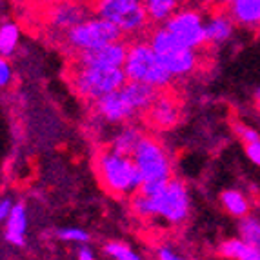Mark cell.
Returning a JSON list of instances; mask_svg holds the SVG:
<instances>
[{"label":"cell","mask_w":260,"mask_h":260,"mask_svg":"<svg viewBox=\"0 0 260 260\" xmlns=\"http://www.w3.org/2000/svg\"><path fill=\"white\" fill-rule=\"evenodd\" d=\"M149 44L173 78H186L200 68L199 49H193L175 39L164 26L149 35Z\"/></svg>","instance_id":"277c9868"},{"label":"cell","mask_w":260,"mask_h":260,"mask_svg":"<svg viewBox=\"0 0 260 260\" xmlns=\"http://www.w3.org/2000/svg\"><path fill=\"white\" fill-rule=\"evenodd\" d=\"M11 209H13V200L8 199V197H6V199H0V224L8 220Z\"/></svg>","instance_id":"4dcf8cb0"},{"label":"cell","mask_w":260,"mask_h":260,"mask_svg":"<svg viewBox=\"0 0 260 260\" xmlns=\"http://www.w3.org/2000/svg\"><path fill=\"white\" fill-rule=\"evenodd\" d=\"M213 2L218 6H228V8H230V4L233 2V0H213Z\"/></svg>","instance_id":"d6a6232c"},{"label":"cell","mask_w":260,"mask_h":260,"mask_svg":"<svg viewBox=\"0 0 260 260\" xmlns=\"http://www.w3.org/2000/svg\"><path fill=\"white\" fill-rule=\"evenodd\" d=\"M156 260H184V258L178 256L169 246H160L156 247Z\"/></svg>","instance_id":"f546056e"},{"label":"cell","mask_w":260,"mask_h":260,"mask_svg":"<svg viewBox=\"0 0 260 260\" xmlns=\"http://www.w3.org/2000/svg\"><path fill=\"white\" fill-rule=\"evenodd\" d=\"M168 182L169 180H144L139 193H142V195H146V197H155V195H158L160 191H164Z\"/></svg>","instance_id":"4316f807"},{"label":"cell","mask_w":260,"mask_h":260,"mask_svg":"<svg viewBox=\"0 0 260 260\" xmlns=\"http://www.w3.org/2000/svg\"><path fill=\"white\" fill-rule=\"evenodd\" d=\"M93 11L120 27L122 35H137L148 27V11L140 0H95Z\"/></svg>","instance_id":"52a82bcc"},{"label":"cell","mask_w":260,"mask_h":260,"mask_svg":"<svg viewBox=\"0 0 260 260\" xmlns=\"http://www.w3.org/2000/svg\"><path fill=\"white\" fill-rule=\"evenodd\" d=\"M26 231H27V208L24 202L13 204V209L6 220L4 239L11 246L24 247L26 246Z\"/></svg>","instance_id":"9a60e30c"},{"label":"cell","mask_w":260,"mask_h":260,"mask_svg":"<svg viewBox=\"0 0 260 260\" xmlns=\"http://www.w3.org/2000/svg\"><path fill=\"white\" fill-rule=\"evenodd\" d=\"M89 17V9L80 0H58L48 9V24L51 29L66 33Z\"/></svg>","instance_id":"8fae6325"},{"label":"cell","mask_w":260,"mask_h":260,"mask_svg":"<svg viewBox=\"0 0 260 260\" xmlns=\"http://www.w3.org/2000/svg\"><path fill=\"white\" fill-rule=\"evenodd\" d=\"M240 235H242L244 242L260 251V222L256 218L244 217L240 220Z\"/></svg>","instance_id":"cb8c5ba5"},{"label":"cell","mask_w":260,"mask_h":260,"mask_svg":"<svg viewBox=\"0 0 260 260\" xmlns=\"http://www.w3.org/2000/svg\"><path fill=\"white\" fill-rule=\"evenodd\" d=\"M191 260H195V258H191Z\"/></svg>","instance_id":"d590c367"},{"label":"cell","mask_w":260,"mask_h":260,"mask_svg":"<svg viewBox=\"0 0 260 260\" xmlns=\"http://www.w3.org/2000/svg\"><path fill=\"white\" fill-rule=\"evenodd\" d=\"M189 189L180 178L171 177L164 191L155 197L135 193L131 199V211L140 218H164L169 224H182L189 215Z\"/></svg>","instance_id":"6da1fadb"},{"label":"cell","mask_w":260,"mask_h":260,"mask_svg":"<svg viewBox=\"0 0 260 260\" xmlns=\"http://www.w3.org/2000/svg\"><path fill=\"white\" fill-rule=\"evenodd\" d=\"M127 48L129 44L124 40L106 44L102 48L91 49V51L77 53L75 64L89 66V68H102V70H115V68H124L127 56Z\"/></svg>","instance_id":"30bf717a"},{"label":"cell","mask_w":260,"mask_h":260,"mask_svg":"<svg viewBox=\"0 0 260 260\" xmlns=\"http://www.w3.org/2000/svg\"><path fill=\"white\" fill-rule=\"evenodd\" d=\"M124 73L127 80L148 84L156 87L158 91L168 89L175 80L173 75L166 70V66L155 53L149 40H137L129 44L124 62Z\"/></svg>","instance_id":"3957f363"},{"label":"cell","mask_w":260,"mask_h":260,"mask_svg":"<svg viewBox=\"0 0 260 260\" xmlns=\"http://www.w3.org/2000/svg\"><path fill=\"white\" fill-rule=\"evenodd\" d=\"M233 24L230 15L215 13L208 22H206V42L211 46H217L230 39L233 33Z\"/></svg>","instance_id":"ac0fdd59"},{"label":"cell","mask_w":260,"mask_h":260,"mask_svg":"<svg viewBox=\"0 0 260 260\" xmlns=\"http://www.w3.org/2000/svg\"><path fill=\"white\" fill-rule=\"evenodd\" d=\"M233 131H235V135H237V137H239V139L244 142V146H246V144H251V142L260 140L258 133H256L253 127L246 126V124H233Z\"/></svg>","instance_id":"484cf974"},{"label":"cell","mask_w":260,"mask_h":260,"mask_svg":"<svg viewBox=\"0 0 260 260\" xmlns=\"http://www.w3.org/2000/svg\"><path fill=\"white\" fill-rule=\"evenodd\" d=\"M20 26L17 22H4L0 26V56L9 58L17 51L18 44H20Z\"/></svg>","instance_id":"d6986e66"},{"label":"cell","mask_w":260,"mask_h":260,"mask_svg":"<svg viewBox=\"0 0 260 260\" xmlns=\"http://www.w3.org/2000/svg\"><path fill=\"white\" fill-rule=\"evenodd\" d=\"M246 155L253 164L260 166V140L251 144H246Z\"/></svg>","instance_id":"f1b7e54d"},{"label":"cell","mask_w":260,"mask_h":260,"mask_svg":"<svg viewBox=\"0 0 260 260\" xmlns=\"http://www.w3.org/2000/svg\"><path fill=\"white\" fill-rule=\"evenodd\" d=\"M148 11V17L151 22H166L171 15L178 9V2L180 0H140Z\"/></svg>","instance_id":"44dd1931"},{"label":"cell","mask_w":260,"mask_h":260,"mask_svg":"<svg viewBox=\"0 0 260 260\" xmlns=\"http://www.w3.org/2000/svg\"><path fill=\"white\" fill-rule=\"evenodd\" d=\"M13 82V68L8 58L0 56V87H8Z\"/></svg>","instance_id":"83f0119b"},{"label":"cell","mask_w":260,"mask_h":260,"mask_svg":"<svg viewBox=\"0 0 260 260\" xmlns=\"http://www.w3.org/2000/svg\"><path fill=\"white\" fill-rule=\"evenodd\" d=\"M56 239H60L62 242H70V244H87L89 242V233L82 228H75V225H70V228H60L56 231Z\"/></svg>","instance_id":"d4e9b609"},{"label":"cell","mask_w":260,"mask_h":260,"mask_svg":"<svg viewBox=\"0 0 260 260\" xmlns=\"http://www.w3.org/2000/svg\"><path fill=\"white\" fill-rule=\"evenodd\" d=\"M102 251L113 260H142V256L135 251L133 247L124 242H118V240L106 242L104 247H102Z\"/></svg>","instance_id":"603a6c76"},{"label":"cell","mask_w":260,"mask_h":260,"mask_svg":"<svg viewBox=\"0 0 260 260\" xmlns=\"http://www.w3.org/2000/svg\"><path fill=\"white\" fill-rule=\"evenodd\" d=\"M120 89L139 115L140 113H148L151 109V106L155 104V100L160 96V91L156 87L142 82H135V80H127Z\"/></svg>","instance_id":"5bb4252c"},{"label":"cell","mask_w":260,"mask_h":260,"mask_svg":"<svg viewBox=\"0 0 260 260\" xmlns=\"http://www.w3.org/2000/svg\"><path fill=\"white\" fill-rule=\"evenodd\" d=\"M144 133L139 126H124L117 131V133L113 135L111 139V144H109V148L113 151L120 153V155H126V156H131L135 151V148L139 146V142L142 140Z\"/></svg>","instance_id":"e0dca14e"},{"label":"cell","mask_w":260,"mask_h":260,"mask_svg":"<svg viewBox=\"0 0 260 260\" xmlns=\"http://www.w3.org/2000/svg\"><path fill=\"white\" fill-rule=\"evenodd\" d=\"M164 27L175 39L193 49H200L208 44L206 42V22L202 15L195 9H177L164 22Z\"/></svg>","instance_id":"9c48e42d"},{"label":"cell","mask_w":260,"mask_h":260,"mask_svg":"<svg viewBox=\"0 0 260 260\" xmlns=\"http://www.w3.org/2000/svg\"><path fill=\"white\" fill-rule=\"evenodd\" d=\"M148 117L155 127L168 129V127H173L180 118V106L173 96L160 95L148 111Z\"/></svg>","instance_id":"4fadbf2b"},{"label":"cell","mask_w":260,"mask_h":260,"mask_svg":"<svg viewBox=\"0 0 260 260\" xmlns=\"http://www.w3.org/2000/svg\"><path fill=\"white\" fill-rule=\"evenodd\" d=\"M131 158L139 166L144 180H169L173 177V166L168 151L153 137L144 135L139 146L135 148Z\"/></svg>","instance_id":"ba28073f"},{"label":"cell","mask_w":260,"mask_h":260,"mask_svg":"<svg viewBox=\"0 0 260 260\" xmlns=\"http://www.w3.org/2000/svg\"><path fill=\"white\" fill-rule=\"evenodd\" d=\"M228 15L235 24L244 27L260 26V0H233L228 8Z\"/></svg>","instance_id":"2e32d148"},{"label":"cell","mask_w":260,"mask_h":260,"mask_svg":"<svg viewBox=\"0 0 260 260\" xmlns=\"http://www.w3.org/2000/svg\"><path fill=\"white\" fill-rule=\"evenodd\" d=\"M122 31L117 24L100 17L86 18L84 22L77 24L75 27L64 33L66 46L75 53L91 51V49L102 48L106 44L117 42L122 39Z\"/></svg>","instance_id":"8992f818"},{"label":"cell","mask_w":260,"mask_h":260,"mask_svg":"<svg viewBox=\"0 0 260 260\" xmlns=\"http://www.w3.org/2000/svg\"><path fill=\"white\" fill-rule=\"evenodd\" d=\"M256 104L260 106V89H258V91H256Z\"/></svg>","instance_id":"836d02e7"},{"label":"cell","mask_w":260,"mask_h":260,"mask_svg":"<svg viewBox=\"0 0 260 260\" xmlns=\"http://www.w3.org/2000/svg\"><path fill=\"white\" fill-rule=\"evenodd\" d=\"M244 260H260V251H256V249H255L251 255L247 256V258H244Z\"/></svg>","instance_id":"1f68e13d"},{"label":"cell","mask_w":260,"mask_h":260,"mask_svg":"<svg viewBox=\"0 0 260 260\" xmlns=\"http://www.w3.org/2000/svg\"><path fill=\"white\" fill-rule=\"evenodd\" d=\"M255 251V247H251L249 244H246L242 239H231L225 240V242L220 244L218 247V253L222 256L230 260H244Z\"/></svg>","instance_id":"7402d4cb"},{"label":"cell","mask_w":260,"mask_h":260,"mask_svg":"<svg viewBox=\"0 0 260 260\" xmlns=\"http://www.w3.org/2000/svg\"><path fill=\"white\" fill-rule=\"evenodd\" d=\"M93 104H95L96 115L104 122H108V124H126V122L133 120L139 115L133 109V106L129 104L126 95L122 93V89H117V91H111L108 95L100 96Z\"/></svg>","instance_id":"7c38bea8"},{"label":"cell","mask_w":260,"mask_h":260,"mask_svg":"<svg viewBox=\"0 0 260 260\" xmlns=\"http://www.w3.org/2000/svg\"><path fill=\"white\" fill-rule=\"evenodd\" d=\"M220 202L231 217L244 218L249 213V200L239 189H225L220 195Z\"/></svg>","instance_id":"ffe728a7"},{"label":"cell","mask_w":260,"mask_h":260,"mask_svg":"<svg viewBox=\"0 0 260 260\" xmlns=\"http://www.w3.org/2000/svg\"><path fill=\"white\" fill-rule=\"evenodd\" d=\"M95 171L102 187L113 197L135 195L144 184V177L133 158L113 151L111 148L96 153Z\"/></svg>","instance_id":"7a4b0ae2"},{"label":"cell","mask_w":260,"mask_h":260,"mask_svg":"<svg viewBox=\"0 0 260 260\" xmlns=\"http://www.w3.org/2000/svg\"><path fill=\"white\" fill-rule=\"evenodd\" d=\"M42 2H49V4H55V2H58V0H42Z\"/></svg>","instance_id":"e575fe53"},{"label":"cell","mask_w":260,"mask_h":260,"mask_svg":"<svg viewBox=\"0 0 260 260\" xmlns=\"http://www.w3.org/2000/svg\"><path fill=\"white\" fill-rule=\"evenodd\" d=\"M127 82L124 68L115 70H102V68H89V66L75 64L71 71V87L82 100L95 102L100 96L120 89Z\"/></svg>","instance_id":"5b68a950"}]
</instances>
